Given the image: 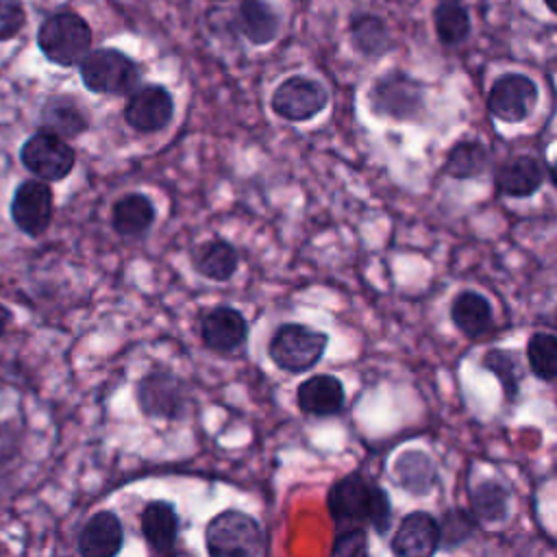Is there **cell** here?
Returning a JSON list of instances; mask_svg holds the SVG:
<instances>
[{"label": "cell", "mask_w": 557, "mask_h": 557, "mask_svg": "<svg viewBox=\"0 0 557 557\" xmlns=\"http://www.w3.org/2000/svg\"><path fill=\"white\" fill-rule=\"evenodd\" d=\"M537 102V87L531 78L522 74L500 76L487 96V109L494 117L503 122L524 120Z\"/></svg>", "instance_id": "8fae6325"}, {"label": "cell", "mask_w": 557, "mask_h": 557, "mask_svg": "<svg viewBox=\"0 0 557 557\" xmlns=\"http://www.w3.org/2000/svg\"><path fill=\"white\" fill-rule=\"evenodd\" d=\"M24 9L20 0H0V41L15 37L24 26Z\"/></svg>", "instance_id": "d6a6232c"}, {"label": "cell", "mask_w": 557, "mask_h": 557, "mask_svg": "<svg viewBox=\"0 0 557 557\" xmlns=\"http://www.w3.org/2000/svg\"><path fill=\"white\" fill-rule=\"evenodd\" d=\"M239 28L257 46L268 44L278 33V17L263 0H244L239 7Z\"/></svg>", "instance_id": "603a6c76"}, {"label": "cell", "mask_w": 557, "mask_h": 557, "mask_svg": "<svg viewBox=\"0 0 557 557\" xmlns=\"http://www.w3.org/2000/svg\"><path fill=\"white\" fill-rule=\"evenodd\" d=\"M433 20H435V30H437V37L444 41V44H459L468 37L470 33V20H468V13L463 11V7H459L457 2H442L435 13H433Z\"/></svg>", "instance_id": "4316f807"}, {"label": "cell", "mask_w": 557, "mask_h": 557, "mask_svg": "<svg viewBox=\"0 0 557 557\" xmlns=\"http://www.w3.org/2000/svg\"><path fill=\"white\" fill-rule=\"evenodd\" d=\"M20 450V433L9 422H0V466L9 463Z\"/></svg>", "instance_id": "836d02e7"}, {"label": "cell", "mask_w": 557, "mask_h": 557, "mask_svg": "<svg viewBox=\"0 0 557 557\" xmlns=\"http://www.w3.org/2000/svg\"><path fill=\"white\" fill-rule=\"evenodd\" d=\"M527 359L535 376L544 381L557 379V335L535 333L529 339Z\"/></svg>", "instance_id": "d4e9b609"}, {"label": "cell", "mask_w": 557, "mask_h": 557, "mask_svg": "<svg viewBox=\"0 0 557 557\" xmlns=\"http://www.w3.org/2000/svg\"><path fill=\"white\" fill-rule=\"evenodd\" d=\"M326 505L333 520L342 527L370 524L381 535L389 529L392 507L387 494L359 472L335 481L329 490Z\"/></svg>", "instance_id": "6da1fadb"}, {"label": "cell", "mask_w": 557, "mask_h": 557, "mask_svg": "<svg viewBox=\"0 0 557 557\" xmlns=\"http://www.w3.org/2000/svg\"><path fill=\"white\" fill-rule=\"evenodd\" d=\"M546 2V7L553 11V13H557V0H544Z\"/></svg>", "instance_id": "8d00e7d4"}, {"label": "cell", "mask_w": 557, "mask_h": 557, "mask_svg": "<svg viewBox=\"0 0 557 557\" xmlns=\"http://www.w3.org/2000/svg\"><path fill=\"white\" fill-rule=\"evenodd\" d=\"M487 165V152L476 141H461L457 144L446 161V172L455 178H470L479 176Z\"/></svg>", "instance_id": "484cf974"}, {"label": "cell", "mask_w": 557, "mask_h": 557, "mask_svg": "<svg viewBox=\"0 0 557 557\" xmlns=\"http://www.w3.org/2000/svg\"><path fill=\"white\" fill-rule=\"evenodd\" d=\"M440 522L426 511H413L400 520L392 540V553L400 557H429L440 546Z\"/></svg>", "instance_id": "5bb4252c"}, {"label": "cell", "mask_w": 557, "mask_h": 557, "mask_svg": "<svg viewBox=\"0 0 557 557\" xmlns=\"http://www.w3.org/2000/svg\"><path fill=\"white\" fill-rule=\"evenodd\" d=\"M20 161L37 178L61 181L74 170L76 152L63 137L41 128L22 144Z\"/></svg>", "instance_id": "8992f818"}, {"label": "cell", "mask_w": 557, "mask_h": 557, "mask_svg": "<svg viewBox=\"0 0 557 557\" xmlns=\"http://www.w3.org/2000/svg\"><path fill=\"white\" fill-rule=\"evenodd\" d=\"M205 542L207 553L213 557H261L268 553L263 529L239 509L213 516L205 529Z\"/></svg>", "instance_id": "7a4b0ae2"}, {"label": "cell", "mask_w": 557, "mask_h": 557, "mask_svg": "<svg viewBox=\"0 0 557 557\" xmlns=\"http://www.w3.org/2000/svg\"><path fill=\"white\" fill-rule=\"evenodd\" d=\"M553 324L557 326V311H555V315H553Z\"/></svg>", "instance_id": "74e56055"}, {"label": "cell", "mask_w": 557, "mask_h": 557, "mask_svg": "<svg viewBox=\"0 0 557 557\" xmlns=\"http://www.w3.org/2000/svg\"><path fill=\"white\" fill-rule=\"evenodd\" d=\"M89 126L87 115L72 98H50L41 109V128L63 139L78 137Z\"/></svg>", "instance_id": "ffe728a7"}, {"label": "cell", "mask_w": 557, "mask_h": 557, "mask_svg": "<svg viewBox=\"0 0 557 557\" xmlns=\"http://www.w3.org/2000/svg\"><path fill=\"white\" fill-rule=\"evenodd\" d=\"M9 211H11L13 224L22 233L30 237H39L41 233H46L54 211V196L48 181L44 178L22 181L13 191Z\"/></svg>", "instance_id": "ba28073f"}, {"label": "cell", "mask_w": 557, "mask_h": 557, "mask_svg": "<svg viewBox=\"0 0 557 557\" xmlns=\"http://www.w3.org/2000/svg\"><path fill=\"white\" fill-rule=\"evenodd\" d=\"M326 344V333L315 331L307 324L287 322L274 331L268 344V355L276 368L300 374L311 370L322 359Z\"/></svg>", "instance_id": "3957f363"}, {"label": "cell", "mask_w": 557, "mask_h": 557, "mask_svg": "<svg viewBox=\"0 0 557 557\" xmlns=\"http://www.w3.org/2000/svg\"><path fill=\"white\" fill-rule=\"evenodd\" d=\"M246 337H248V322L233 307H226V305L213 307L200 320V339L211 350L233 352L246 342Z\"/></svg>", "instance_id": "4fadbf2b"}, {"label": "cell", "mask_w": 557, "mask_h": 557, "mask_svg": "<svg viewBox=\"0 0 557 557\" xmlns=\"http://www.w3.org/2000/svg\"><path fill=\"white\" fill-rule=\"evenodd\" d=\"M544 181V165L533 157H516L496 172V185L507 196H531Z\"/></svg>", "instance_id": "d6986e66"}, {"label": "cell", "mask_w": 557, "mask_h": 557, "mask_svg": "<svg viewBox=\"0 0 557 557\" xmlns=\"http://www.w3.org/2000/svg\"><path fill=\"white\" fill-rule=\"evenodd\" d=\"M331 553L335 557H357V555H366L368 553V537L366 531L361 527H344L335 542Z\"/></svg>", "instance_id": "4dcf8cb0"}, {"label": "cell", "mask_w": 557, "mask_h": 557, "mask_svg": "<svg viewBox=\"0 0 557 557\" xmlns=\"http://www.w3.org/2000/svg\"><path fill=\"white\" fill-rule=\"evenodd\" d=\"M11 320H13V313H11V309H9V307H4V305L0 302V337L7 333V329H9Z\"/></svg>", "instance_id": "e575fe53"}, {"label": "cell", "mask_w": 557, "mask_h": 557, "mask_svg": "<svg viewBox=\"0 0 557 557\" xmlns=\"http://www.w3.org/2000/svg\"><path fill=\"white\" fill-rule=\"evenodd\" d=\"M154 205L144 194H126L115 200L111 211V226L122 237H139L148 233L154 222Z\"/></svg>", "instance_id": "ac0fdd59"}, {"label": "cell", "mask_w": 557, "mask_h": 557, "mask_svg": "<svg viewBox=\"0 0 557 557\" xmlns=\"http://www.w3.org/2000/svg\"><path fill=\"white\" fill-rule=\"evenodd\" d=\"M370 107L379 115L394 120H416L424 107L422 87L405 74H387L374 83L370 91Z\"/></svg>", "instance_id": "30bf717a"}, {"label": "cell", "mask_w": 557, "mask_h": 557, "mask_svg": "<svg viewBox=\"0 0 557 557\" xmlns=\"http://www.w3.org/2000/svg\"><path fill=\"white\" fill-rule=\"evenodd\" d=\"M472 529H474L472 516H468L461 509H455L444 516V520L440 524V535H442V540H446L448 546H453V544L463 542L472 533Z\"/></svg>", "instance_id": "1f68e13d"}, {"label": "cell", "mask_w": 557, "mask_h": 557, "mask_svg": "<svg viewBox=\"0 0 557 557\" xmlns=\"http://www.w3.org/2000/svg\"><path fill=\"white\" fill-rule=\"evenodd\" d=\"M329 102L326 89L307 76H292L283 81L270 100L272 111L289 122H305L318 115Z\"/></svg>", "instance_id": "9c48e42d"}, {"label": "cell", "mask_w": 557, "mask_h": 557, "mask_svg": "<svg viewBox=\"0 0 557 557\" xmlns=\"http://www.w3.org/2000/svg\"><path fill=\"white\" fill-rule=\"evenodd\" d=\"M37 44L48 61L70 67L89 54L91 28L76 13H57L41 24Z\"/></svg>", "instance_id": "277c9868"}, {"label": "cell", "mask_w": 557, "mask_h": 557, "mask_svg": "<svg viewBox=\"0 0 557 557\" xmlns=\"http://www.w3.org/2000/svg\"><path fill=\"white\" fill-rule=\"evenodd\" d=\"M470 503H472V511L479 518L487 522H496L507 513V490L496 481H485L472 490Z\"/></svg>", "instance_id": "83f0119b"}, {"label": "cell", "mask_w": 557, "mask_h": 557, "mask_svg": "<svg viewBox=\"0 0 557 557\" xmlns=\"http://www.w3.org/2000/svg\"><path fill=\"white\" fill-rule=\"evenodd\" d=\"M139 411L148 418L178 420L185 413L187 396L183 381L163 368L146 372L135 389Z\"/></svg>", "instance_id": "52a82bcc"}, {"label": "cell", "mask_w": 557, "mask_h": 557, "mask_svg": "<svg viewBox=\"0 0 557 557\" xmlns=\"http://www.w3.org/2000/svg\"><path fill=\"white\" fill-rule=\"evenodd\" d=\"M396 479L411 494H429L435 483V466L420 450H407L396 459Z\"/></svg>", "instance_id": "cb8c5ba5"}, {"label": "cell", "mask_w": 557, "mask_h": 557, "mask_svg": "<svg viewBox=\"0 0 557 557\" xmlns=\"http://www.w3.org/2000/svg\"><path fill=\"white\" fill-rule=\"evenodd\" d=\"M124 529L113 511L94 513L78 533V553L83 557H113L122 550Z\"/></svg>", "instance_id": "9a60e30c"}, {"label": "cell", "mask_w": 557, "mask_h": 557, "mask_svg": "<svg viewBox=\"0 0 557 557\" xmlns=\"http://www.w3.org/2000/svg\"><path fill=\"white\" fill-rule=\"evenodd\" d=\"M450 318L468 337H481L492 326L490 302L476 292H461L450 307Z\"/></svg>", "instance_id": "44dd1931"}, {"label": "cell", "mask_w": 557, "mask_h": 557, "mask_svg": "<svg viewBox=\"0 0 557 557\" xmlns=\"http://www.w3.org/2000/svg\"><path fill=\"white\" fill-rule=\"evenodd\" d=\"M81 78L96 94H131L139 83V70L131 57L113 48L89 52L81 61Z\"/></svg>", "instance_id": "5b68a950"}, {"label": "cell", "mask_w": 557, "mask_h": 557, "mask_svg": "<svg viewBox=\"0 0 557 557\" xmlns=\"http://www.w3.org/2000/svg\"><path fill=\"white\" fill-rule=\"evenodd\" d=\"M550 181H553V185L557 187V161L550 165Z\"/></svg>", "instance_id": "d590c367"}, {"label": "cell", "mask_w": 557, "mask_h": 557, "mask_svg": "<svg viewBox=\"0 0 557 557\" xmlns=\"http://www.w3.org/2000/svg\"><path fill=\"white\" fill-rule=\"evenodd\" d=\"M174 115V100L161 85H146L131 94L124 107V120L139 133H157L170 124Z\"/></svg>", "instance_id": "7c38bea8"}, {"label": "cell", "mask_w": 557, "mask_h": 557, "mask_svg": "<svg viewBox=\"0 0 557 557\" xmlns=\"http://www.w3.org/2000/svg\"><path fill=\"white\" fill-rule=\"evenodd\" d=\"M344 398L346 394H344L342 381L331 374L309 376L298 385V392H296L300 411L315 418L339 413L344 409Z\"/></svg>", "instance_id": "2e32d148"}, {"label": "cell", "mask_w": 557, "mask_h": 557, "mask_svg": "<svg viewBox=\"0 0 557 557\" xmlns=\"http://www.w3.org/2000/svg\"><path fill=\"white\" fill-rule=\"evenodd\" d=\"M141 535L148 542L150 550L165 555L174 550L178 537V513L168 500H150L139 518Z\"/></svg>", "instance_id": "e0dca14e"}, {"label": "cell", "mask_w": 557, "mask_h": 557, "mask_svg": "<svg viewBox=\"0 0 557 557\" xmlns=\"http://www.w3.org/2000/svg\"><path fill=\"white\" fill-rule=\"evenodd\" d=\"M355 46L366 54H379L387 46L385 24L376 17H359L352 22Z\"/></svg>", "instance_id": "f546056e"}, {"label": "cell", "mask_w": 557, "mask_h": 557, "mask_svg": "<svg viewBox=\"0 0 557 557\" xmlns=\"http://www.w3.org/2000/svg\"><path fill=\"white\" fill-rule=\"evenodd\" d=\"M239 265L237 250L226 239H211L207 242L198 257H196V270L209 278V281H228Z\"/></svg>", "instance_id": "7402d4cb"}, {"label": "cell", "mask_w": 557, "mask_h": 557, "mask_svg": "<svg viewBox=\"0 0 557 557\" xmlns=\"http://www.w3.org/2000/svg\"><path fill=\"white\" fill-rule=\"evenodd\" d=\"M483 366L487 370H492L500 383H503V389L509 398L516 396L518 392V381H520V368H518V359L513 352H507V350H490L485 357H483Z\"/></svg>", "instance_id": "f1b7e54d"}]
</instances>
